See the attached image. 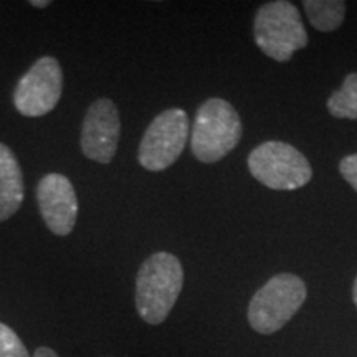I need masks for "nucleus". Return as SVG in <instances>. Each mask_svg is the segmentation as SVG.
I'll return each mask as SVG.
<instances>
[{"mask_svg": "<svg viewBox=\"0 0 357 357\" xmlns=\"http://www.w3.org/2000/svg\"><path fill=\"white\" fill-rule=\"evenodd\" d=\"M184 287V268L176 255L158 252L137 270L136 310L147 324L158 326L171 314Z\"/></svg>", "mask_w": 357, "mask_h": 357, "instance_id": "f257e3e1", "label": "nucleus"}, {"mask_svg": "<svg viewBox=\"0 0 357 357\" xmlns=\"http://www.w3.org/2000/svg\"><path fill=\"white\" fill-rule=\"evenodd\" d=\"M242 119L229 101L211 98L195 114L190 149L200 162L213 164L231 153L242 139Z\"/></svg>", "mask_w": 357, "mask_h": 357, "instance_id": "f03ea898", "label": "nucleus"}, {"mask_svg": "<svg viewBox=\"0 0 357 357\" xmlns=\"http://www.w3.org/2000/svg\"><path fill=\"white\" fill-rule=\"evenodd\" d=\"M253 37L258 48L271 60H291L307 45V33L298 7L287 0H275L261 6L255 13Z\"/></svg>", "mask_w": 357, "mask_h": 357, "instance_id": "7ed1b4c3", "label": "nucleus"}, {"mask_svg": "<svg viewBox=\"0 0 357 357\" xmlns=\"http://www.w3.org/2000/svg\"><path fill=\"white\" fill-rule=\"evenodd\" d=\"M305 281L293 273H280L266 281L248 305V323L260 334H273L287 326L305 305Z\"/></svg>", "mask_w": 357, "mask_h": 357, "instance_id": "20e7f679", "label": "nucleus"}, {"mask_svg": "<svg viewBox=\"0 0 357 357\" xmlns=\"http://www.w3.org/2000/svg\"><path fill=\"white\" fill-rule=\"evenodd\" d=\"M248 169L260 184L273 190H296L312 177L305 154L288 142L266 141L248 155Z\"/></svg>", "mask_w": 357, "mask_h": 357, "instance_id": "39448f33", "label": "nucleus"}, {"mask_svg": "<svg viewBox=\"0 0 357 357\" xmlns=\"http://www.w3.org/2000/svg\"><path fill=\"white\" fill-rule=\"evenodd\" d=\"M190 124L184 109L171 108L159 113L142 136L137 159L147 171L159 172L171 167L184 153Z\"/></svg>", "mask_w": 357, "mask_h": 357, "instance_id": "423d86ee", "label": "nucleus"}, {"mask_svg": "<svg viewBox=\"0 0 357 357\" xmlns=\"http://www.w3.org/2000/svg\"><path fill=\"white\" fill-rule=\"evenodd\" d=\"M63 93V70L55 56H42L19 79L13 105L26 118L52 113Z\"/></svg>", "mask_w": 357, "mask_h": 357, "instance_id": "0eeeda50", "label": "nucleus"}, {"mask_svg": "<svg viewBox=\"0 0 357 357\" xmlns=\"http://www.w3.org/2000/svg\"><path fill=\"white\" fill-rule=\"evenodd\" d=\"M121 136V118L116 105L108 98L96 100L84 114L82 126L83 154L98 164H109L118 153Z\"/></svg>", "mask_w": 357, "mask_h": 357, "instance_id": "6e6552de", "label": "nucleus"}, {"mask_svg": "<svg viewBox=\"0 0 357 357\" xmlns=\"http://www.w3.org/2000/svg\"><path fill=\"white\" fill-rule=\"evenodd\" d=\"M38 208L45 225L58 236L70 235L78 218V197L68 177L47 174L37 185Z\"/></svg>", "mask_w": 357, "mask_h": 357, "instance_id": "1a4fd4ad", "label": "nucleus"}, {"mask_svg": "<svg viewBox=\"0 0 357 357\" xmlns=\"http://www.w3.org/2000/svg\"><path fill=\"white\" fill-rule=\"evenodd\" d=\"M24 174L12 149L0 142V222L10 218L24 202Z\"/></svg>", "mask_w": 357, "mask_h": 357, "instance_id": "9d476101", "label": "nucleus"}, {"mask_svg": "<svg viewBox=\"0 0 357 357\" xmlns=\"http://www.w3.org/2000/svg\"><path fill=\"white\" fill-rule=\"evenodd\" d=\"M305 12L316 30L328 33L342 25L346 3L342 0H306Z\"/></svg>", "mask_w": 357, "mask_h": 357, "instance_id": "9b49d317", "label": "nucleus"}, {"mask_svg": "<svg viewBox=\"0 0 357 357\" xmlns=\"http://www.w3.org/2000/svg\"><path fill=\"white\" fill-rule=\"evenodd\" d=\"M328 109L334 118L357 119V73L347 75L341 89L329 96Z\"/></svg>", "mask_w": 357, "mask_h": 357, "instance_id": "f8f14e48", "label": "nucleus"}, {"mask_svg": "<svg viewBox=\"0 0 357 357\" xmlns=\"http://www.w3.org/2000/svg\"><path fill=\"white\" fill-rule=\"evenodd\" d=\"M0 357H32L10 326L0 323Z\"/></svg>", "mask_w": 357, "mask_h": 357, "instance_id": "ddd939ff", "label": "nucleus"}, {"mask_svg": "<svg viewBox=\"0 0 357 357\" xmlns=\"http://www.w3.org/2000/svg\"><path fill=\"white\" fill-rule=\"evenodd\" d=\"M339 172L349 182V185L357 192V154L346 155L339 162Z\"/></svg>", "mask_w": 357, "mask_h": 357, "instance_id": "4468645a", "label": "nucleus"}, {"mask_svg": "<svg viewBox=\"0 0 357 357\" xmlns=\"http://www.w3.org/2000/svg\"><path fill=\"white\" fill-rule=\"evenodd\" d=\"M32 357H60V356H58L53 349H50V347L42 346V347H38V349L33 352Z\"/></svg>", "mask_w": 357, "mask_h": 357, "instance_id": "2eb2a0df", "label": "nucleus"}, {"mask_svg": "<svg viewBox=\"0 0 357 357\" xmlns=\"http://www.w3.org/2000/svg\"><path fill=\"white\" fill-rule=\"evenodd\" d=\"M50 0H32V2H30V6H33V7H38V8H45V7H48L50 6Z\"/></svg>", "mask_w": 357, "mask_h": 357, "instance_id": "dca6fc26", "label": "nucleus"}, {"mask_svg": "<svg viewBox=\"0 0 357 357\" xmlns=\"http://www.w3.org/2000/svg\"><path fill=\"white\" fill-rule=\"evenodd\" d=\"M352 301H354V305L357 307V278L354 281V287H352Z\"/></svg>", "mask_w": 357, "mask_h": 357, "instance_id": "f3484780", "label": "nucleus"}]
</instances>
